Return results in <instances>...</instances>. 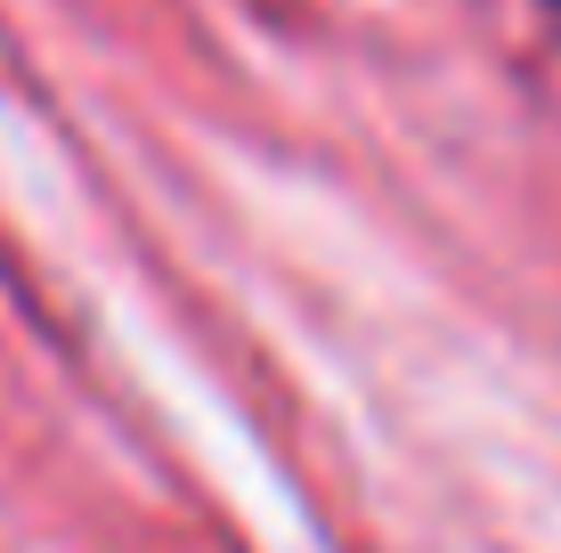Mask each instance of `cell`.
I'll return each instance as SVG.
<instances>
[{"label":"cell","instance_id":"1","mask_svg":"<svg viewBox=\"0 0 561 553\" xmlns=\"http://www.w3.org/2000/svg\"><path fill=\"white\" fill-rule=\"evenodd\" d=\"M553 9H561V0H553Z\"/></svg>","mask_w":561,"mask_h":553}]
</instances>
